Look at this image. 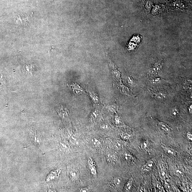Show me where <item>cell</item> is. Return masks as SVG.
I'll return each instance as SVG.
<instances>
[{
	"instance_id": "6da1fadb",
	"label": "cell",
	"mask_w": 192,
	"mask_h": 192,
	"mask_svg": "<svg viewBox=\"0 0 192 192\" xmlns=\"http://www.w3.org/2000/svg\"><path fill=\"white\" fill-rule=\"evenodd\" d=\"M67 169L68 175L70 179L73 181L78 180L80 177L78 170L72 165L68 166Z\"/></svg>"
},
{
	"instance_id": "7a4b0ae2",
	"label": "cell",
	"mask_w": 192,
	"mask_h": 192,
	"mask_svg": "<svg viewBox=\"0 0 192 192\" xmlns=\"http://www.w3.org/2000/svg\"><path fill=\"white\" fill-rule=\"evenodd\" d=\"M88 165L91 173L93 176H96L97 175L96 167L92 158H89L88 160Z\"/></svg>"
},
{
	"instance_id": "3957f363",
	"label": "cell",
	"mask_w": 192,
	"mask_h": 192,
	"mask_svg": "<svg viewBox=\"0 0 192 192\" xmlns=\"http://www.w3.org/2000/svg\"><path fill=\"white\" fill-rule=\"evenodd\" d=\"M154 162L150 160L148 161L142 167L143 171H150L154 166Z\"/></svg>"
},
{
	"instance_id": "277c9868",
	"label": "cell",
	"mask_w": 192,
	"mask_h": 192,
	"mask_svg": "<svg viewBox=\"0 0 192 192\" xmlns=\"http://www.w3.org/2000/svg\"><path fill=\"white\" fill-rule=\"evenodd\" d=\"M163 149H164L165 153L169 156H174L177 155V152L175 150L172 148L167 146H163Z\"/></svg>"
},
{
	"instance_id": "5b68a950",
	"label": "cell",
	"mask_w": 192,
	"mask_h": 192,
	"mask_svg": "<svg viewBox=\"0 0 192 192\" xmlns=\"http://www.w3.org/2000/svg\"><path fill=\"white\" fill-rule=\"evenodd\" d=\"M158 126L161 129L166 133H169L170 131L172 128L167 124L163 122H160L158 124Z\"/></svg>"
},
{
	"instance_id": "8992f818",
	"label": "cell",
	"mask_w": 192,
	"mask_h": 192,
	"mask_svg": "<svg viewBox=\"0 0 192 192\" xmlns=\"http://www.w3.org/2000/svg\"><path fill=\"white\" fill-rule=\"evenodd\" d=\"M100 112L97 110H95L91 114V120L92 122H95L99 118Z\"/></svg>"
},
{
	"instance_id": "52a82bcc",
	"label": "cell",
	"mask_w": 192,
	"mask_h": 192,
	"mask_svg": "<svg viewBox=\"0 0 192 192\" xmlns=\"http://www.w3.org/2000/svg\"><path fill=\"white\" fill-rule=\"evenodd\" d=\"M133 180L132 179H130L125 186L124 190L125 191L128 192L129 191L131 190L132 185H133Z\"/></svg>"
},
{
	"instance_id": "ba28073f",
	"label": "cell",
	"mask_w": 192,
	"mask_h": 192,
	"mask_svg": "<svg viewBox=\"0 0 192 192\" xmlns=\"http://www.w3.org/2000/svg\"><path fill=\"white\" fill-rule=\"evenodd\" d=\"M160 175L162 179H166L167 178V172L166 169L163 167H161Z\"/></svg>"
},
{
	"instance_id": "9c48e42d",
	"label": "cell",
	"mask_w": 192,
	"mask_h": 192,
	"mask_svg": "<svg viewBox=\"0 0 192 192\" xmlns=\"http://www.w3.org/2000/svg\"><path fill=\"white\" fill-rule=\"evenodd\" d=\"M124 156L125 160L126 161L128 162H131L133 161V156L128 151H126V152L124 153Z\"/></svg>"
},
{
	"instance_id": "30bf717a",
	"label": "cell",
	"mask_w": 192,
	"mask_h": 192,
	"mask_svg": "<svg viewBox=\"0 0 192 192\" xmlns=\"http://www.w3.org/2000/svg\"><path fill=\"white\" fill-rule=\"evenodd\" d=\"M91 143L93 147L96 148L99 147L100 145L99 141L96 138L92 139L91 141Z\"/></svg>"
},
{
	"instance_id": "8fae6325",
	"label": "cell",
	"mask_w": 192,
	"mask_h": 192,
	"mask_svg": "<svg viewBox=\"0 0 192 192\" xmlns=\"http://www.w3.org/2000/svg\"><path fill=\"white\" fill-rule=\"evenodd\" d=\"M149 142L148 141H145L143 142L141 144V149L143 151L147 150L149 149Z\"/></svg>"
},
{
	"instance_id": "7c38bea8",
	"label": "cell",
	"mask_w": 192,
	"mask_h": 192,
	"mask_svg": "<svg viewBox=\"0 0 192 192\" xmlns=\"http://www.w3.org/2000/svg\"><path fill=\"white\" fill-rule=\"evenodd\" d=\"M122 182V180L119 177L115 178L114 179V183L116 186H119Z\"/></svg>"
},
{
	"instance_id": "4fadbf2b",
	"label": "cell",
	"mask_w": 192,
	"mask_h": 192,
	"mask_svg": "<svg viewBox=\"0 0 192 192\" xmlns=\"http://www.w3.org/2000/svg\"><path fill=\"white\" fill-rule=\"evenodd\" d=\"M174 173L176 176L179 177H182L183 175V171L179 169H176L174 171Z\"/></svg>"
},
{
	"instance_id": "5bb4252c",
	"label": "cell",
	"mask_w": 192,
	"mask_h": 192,
	"mask_svg": "<svg viewBox=\"0 0 192 192\" xmlns=\"http://www.w3.org/2000/svg\"><path fill=\"white\" fill-rule=\"evenodd\" d=\"M107 161L110 162L112 161L114 162L117 161V159L114 155L111 154H108L107 156Z\"/></svg>"
},
{
	"instance_id": "9a60e30c",
	"label": "cell",
	"mask_w": 192,
	"mask_h": 192,
	"mask_svg": "<svg viewBox=\"0 0 192 192\" xmlns=\"http://www.w3.org/2000/svg\"><path fill=\"white\" fill-rule=\"evenodd\" d=\"M165 98V95L161 93H158V94H156V99L159 100V101H162V100L164 99Z\"/></svg>"
},
{
	"instance_id": "2e32d148",
	"label": "cell",
	"mask_w": 192,
	"mask_h": 192,
	"mask_svg": "<svg viewBox=\"0 0 192 192\" xmlns=\"http://www.w3.org/2000/svg\"><path fill=\"white\" fill-rule=\"evenodd\" d=\"M72 141L73 144L77 145L79 143V139L77 135H74L72 137Z\"/></svg>"
},
{
	"instance_id": "e0dca14e",
	"label": "cell",
	"mask_w": 192,
	"mask_h": 192,
	"mask_svg": "<svg viewBox=\"0 0 192 192\" xmlns=\"http://www.w3.org/2000/svg\"><path fill=\"white\" fill-rule=\"evenodd\" d=\"M154 185L156 188L159 190V191H164L163 187L159 183L156 181Z\"/></svg>"
},
{
	"instance_id": "ac0fdd59",
	"label": "cell",
	"mask_w": 192,
	"mask_h": 192,
	"mask_svg": "<svg viewBox=\"0 0 192 192\" xmlns=\"http://www.w3.org/2000/svg\"><path fill=\"white\" fill-rule=\"evenodd\" d=\"M90 188H88V187H85L81 188L80 190V192H90L91 191Z\"/></svg>"
},
{
	"instance_id": "d6986e66",
	"label": "cell",
	"mask_w": 192,
	"mask_h": 192,
	"mask_svg": "<svg viewBox=\"0 0 192 192\" xmlns=\"http://www.w3.org/2000/svg\"><path fill=\"white\" fill-rule=\"evenodd\" d=\"M115 148L116 149H120L121 145L120 142H117L115 144Z\"/></svg>"
},
{
	"instance_id": "ffe728a7",
	"label": "cell",
	"mask_w": 192,
	"mask_h": 192,
	"mask_svg": "<svg viewBox=\"0 0 192 192\" xmlns=\"http://www.w3.org/2000/svg\"><path fill=\"white\" fill-rule=\"evenodd\" d=\"M130 137L129 135L126 133L122 135V138L123 139H125V140H127V139L129 138Z\"/></svg>"
},
{
	"instance_id": "44dd1931",
	"label": "cell",
	"mask_w": 192,
	"mask_h": 192,
	"mask_svg": "<svg viewBox=\"0 0 192 192\" xmlns=\"http://www.w3.org/2000/svg\"><path fill=\"white\" fill-rule=\"evenodd\" d=\"M188 138L190 140H192V134L190 132H188L187 133Z\"/></svg>"
},
{
	"instance_id": "7402d4cb",
	"label": "cell",
	"mask_w": 192,
	"mask_h": 192,
	"mask_svg": "<svg viewBox=\"0 0 192 192\" xmlns=\"http://www.w3.org/2000/svg\"><path fill=\"white\" fill-rule=\"evenodd\" d=\"M178 114V112L177 109H175L172 110V114L174 116L177 115Z\"/></svg>"
},
{
	"instance_id": "603a6c76",
	"label": "cell",
	"mask_w": 192,
	"mask_h": 192,
	"mask_svg": "<svg viewBox=\"0 0 192 192\" xmlns=\"http://www.w3.org/2000/svg\"><path fill=\"white\" fill-rule=\"evenodd\" d=\"M146 188L145 187H142L141 188L140 191L141 192H146L147 191Z\"/></svg>"
},
{
	"instance_id": "cb8c5ba5",
	"label": "cell",
	"mask_w": 192,
	"mask_h": 192,
	"mask_svg": "<svg viewBox=\"0 0 192 192\" xmlns=\"http://www.w3.org/2000/svg\"><path fill=\"white\" fill-rule=\"evenodd\" d=\"M188 110L190 113H192V105H190L189 108H188Z\"/></svg>"
},
{
	"instance_id": "d4e9b609",
	"label": "cell",
	"mask_w": 192,
	"mask_h": 192,
	"mask_svg": "<svg viewBox=\"0 0 192 192\" xmlns=\"http://www.w3.org/2000/svg\"><path fill=\"white\" fill-rule=\"evenodd\" d=\"M189 153L190 155H192V149H191L190 150Z\"/></svg>"
}]
</instances>
